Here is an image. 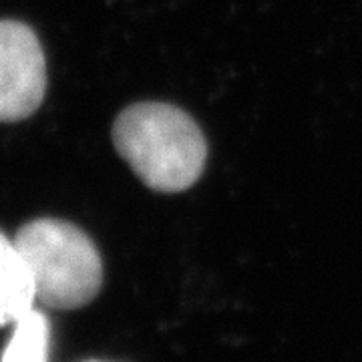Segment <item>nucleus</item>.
<instances>
[{
    "mask_svg": "<svg viewBox=\"0 0 362 362\" xmlns=\"http://www.w3.org/2000/svg\"><path fill=\"white\" fill-rule=\"evenodd\" d=\"M113 143L135 175L163 194L192 187L206 168L204 133L192 117L173 105L127 107L113 125Z\"/></svg>",
    "mask_w": 362,
    "mask_h": 362,
    "instance_id": "obj_1",
    "label": "nucleus"
},
{
    "mask_svg": "<svg viewBox=\"0 0 362 362\" xmlns=\"http://www.w3.org/2000/svg\"><path fill=\"white\" fill-rule=\"evenodd\" d=\"M37 302L54 310L89 304L103 284V262L97 246L81 228L54 218L25 223L16 238Z\"/></svg>",
    "mask_w": 362,
    "mask_h": 362,
    "instance_id": "obj_2",
    "label": "nucleus"
},
{
    "mask_svg": "<svg viewBox=\"0 0 362 362\" xmlns=\"http://www.w3.org/2000/svg\"><path fill=\"white\" fill-rule=\"evenodd\" d=\"M47 65L37 35L18 21H0V121H21L42 103Z\"/></svg>",
    "mask_w": 362,
    "mask_h": 362,
    "instance_id": "obj_3",
    "label": "nucleus"
},
{
    "mask_svg": "<svg viewBox=\"0 0 362 362\" xmlns=\"http://www.w3.org/2000/svg\"><path fill=\"white\" fill-rule=\"evenodd\" d=\"M35 306V286L25 258L16 242L0 233V328L13 326Z\"/></svg>",
    "mask_w": 362,
    "mask_h": 362,
    "instance_id": "obj_4",
    "label": "nucleus"
},
{
    "mask_svg": "<svg viewBox=\"0 0 362 362\" xmlns=\"http://www.w3.org/2000/svg\"><path fill=\"white\" fill-rule=\"evenodd\" d=\"M51 328L49 320L35 306L13 324V334L0 362H49Z\"/></svg>",
    "mask_w": 362,
    "mask_h": 362,
    "instance_id": "obj_5",
    "label": "nucleus"
},
{
    "mask_svg": "<svg viewBox=\"0 0 362 362\" xmlns=\"http://www.w3.org/2000/svg\"><path fill=\"white\" fill-rule=\"evenodd\" d=\"M90 362H99V361H90Z\"/></svg>",
    "mask_w": 362,
    "mask_h": 362,
    "instance_id": "obj_6",
    "label": "nucleus"
}]
</instances>
